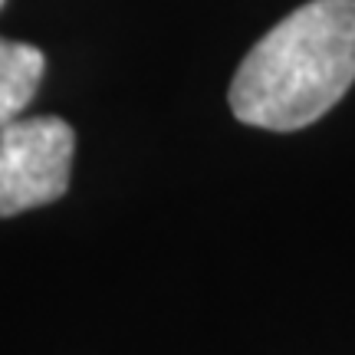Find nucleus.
I'll return each instance as SVG.
<instances>
[{"instance_id": "f03ea898", "label": "nucleus", "mask_w": 355, "mask_h": 355, "mask_svg": "<svg viewBox=\"0 0 355 355\" xmlns=\"http://www.w3.org/2000/svg\"><path fill=\"white\" fill-rule=\"evenodd\" d=\"M76 132L56 115L0 125V217L60 201L69 188Z\"/></svg>"}, {"instance_id": "20e7f679", "label": "nucleus", "mask_w": 355, "mask_h": 355, "mask_svg": "<svg viewBox=\"0 0 355 355\" xmlns=\"http://www.w3.org/2000/svg\"><path fill=\"white\" fill-rule=\"evenodd\" d=\"M3 3H7V0H0V10H3Z\"/></svg>"}, {"instance_id": "f257e3e1", "label": "nucleus", "mask_w": 355, "mask_h": 355, "mask_svg": "<svg viewBox=\"0 0 355 355\" xmlns=\"http://www.w3.org/2000/svg\"><path fill=\"white\" fill-rule=\"evenodd\" d=\"M355 83V0H309L243 56L230 109L243 125L296 132Z\"/></svg>"}, {"instance_id": "7ed1b4c3", "label": "nucleus", "mask_w": 355, "mask_h": 355, "mask_svg": "<svg viewBox=\"0 0 355 355\" xmlns=\"http://www.w3.org/2000/svg\"><path fill=\"white\" fill-rule=\"evenodd\" d=\"M43 69L46 60L37 46L0 37V125L20 119V112L33 102Z\"/></svg>"}]
</instances>
